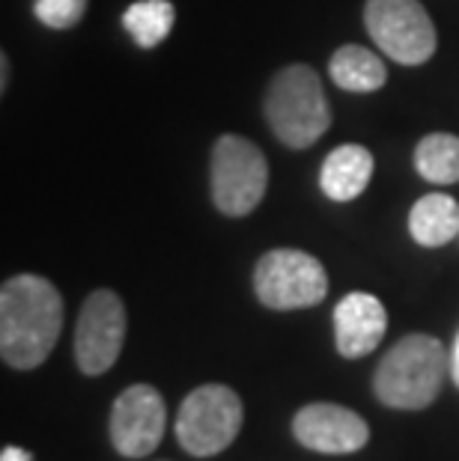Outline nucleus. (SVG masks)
I'll return each instance as SVG.
<instances>
[{
    "mask_svg": "<svg viewBox=\"0 0 459 461\" xmlns=\"http://www.w3.org/2000/svg\"><path fill=\"white\" fill-rule=\"evenodd\" d=\"M63 328V298L36 274L9 277L0 289V355L13 369H36L48 360Z\"/></svg>",
    "mask_w": 459,
    "mask_h": 461,
    "instance_id": "1",
    "label": "nucleus"
},
{
    "mask_svg": "<svg viewBox=\"0 0 459 461\" xmlns=\"http://www.w3.org/2000/svg\"><path fill=\"white\" fill-rule=\"evenodd\" d=\"M447 372L445 346L429 333H409L379 360L373 393L385 408L424 411L442 393Z\"/></svg>",
    "mask_w": 459,
    "mask_h": 461,
    "instance_id": "2",
    "label": "nucleus"
},
{
    "mask_svg": "<svg viewBox=\"0 0 459 461\" xmlns=\"http://www.w3.org/2000/svg\"><path fill=\"white\" fill-rule=\"evenodd\" d=\"M266 120L275 137L289 149L314 146L331 125V107L317 68L292 63L271 77L266 90Z\"/></svg>",
    "mask_w": 459,
    "mask_h": 461,
    "instance_id": "3",
    "label": "nucleus"
},
{
    "mask_svg": "<svg viewBox=\"0 0 459 461\" xmlns=\"http://www.w3.org/2000/svg\"><path fill=\"white\" fill-rule=\"evenodd\" d=\"M212 203L227 218H245L266 197L269 161L257 143L239 134H224L212 146L209 167Z\"/></svg>",
    "mask_w": 459,
    "mask_h": 461,
    "instance_id": "4",
    "label": "nucleus"
},
{
    "mask_svg": "<svg viewBox=\"0 0 459 461\" xmlns=\"http://www.w3.org/2000/svg\"><path fill=\"white\" fill-rule=\"evenodd\" d=\"M245 408L227 384H203L185 396L177 417V440L188 456L212 458L236 440Z\"/></svg>",
    "mask_w": 459,
    "mask_h": 461,
    "instance_id": "5",
    "label": "nucleus"
},
{
    "mask_svg": "<svg viewBox=\"0 0 459 461\" xmlns=\"http://www.w3.org/2000/svg\"><path fill=\"white\" fill-rule=\"evenodd\" d=\"M364 27L382 54L399 66H424L436 54V24L421 0H367Z\"/></svg>",
    "mask_w": 459,
    "mask_h": 461,
    "instance_id": "6",
    "label": "nucleus"
},
{
    "mask_svg": "<svg viewBox=\"0 0 459 461\" xmlns=\"http://www.w3.org/2000/svg\"><path fill=\"white\" fill-rule=\"evenodd\" d=\"M253 292L269 310H305L328 295V274L305 250H269L253 271Z\"/></svg>",
    "mask_w": 459,
    "mask_h": 461,
    "instance_id": "7",
    "label": "nucleus"
},
{
    "mask_svg": "<svg viewBox=\"0 0 459 461\" xmlns=\"http://www.w3.org/2000/svg\"><path fill=\"white\" fill-rule=\"evenodd\" d=\"M125 342V307L116 292L96 289L75 325V360L84 375H105Z\"/></svg>",
    "mask_w": 459,
    "mask_h": 461,
    "instance_id": "8",
    "label": "nucleus"
},
{
    "mask_svg": "<svg viewBox=\"0 0 459 461\" xmlns=\"http://www.w3.org/2000/svg\"><path fill=\"white\" fill-rule=\"evenodd\" d=\"M164 423H168V408L159 390L150 384H132L114 402L111 444L125 458H143L161 444Z\"/></svg>",
    "mask_w": 459,
    "mask_h": 461,
    "instance_id": "9",
    "label": "nucleus"
},
{
    "mask_svg": "<svg viewBox=\"0 0 459 461\" xmlns=\"http://www.w3.org/2000/svg\"><path fill=\"white\" fill-rule=\"evenodd\" d=\"M292 435L305 449L322 456H346L367 447L370 426L364 417L335 402H310L292 417Z\"/></svg>",
    "mask_w": 459,
    "mask_h": 461,
    "instance_id": "10",
    "label": "nucleus"
},
{
    "mask_svg": "<svg viewBox=\"0 0 459 461\" xmlns=\"http://www.w3.org/2000/svg\"><path fill=\"white\" fill-rule=\"evenodd\" d=\"M388 328V312L382 301L367 292H349L335 307V339L337 351L346 360H358L376 351Z\"/></svg>",
    "mask_w": 459,
    "mask_h": 461,
    "instance_id": "11",
    "label": "nucleus"
},
{
    "mask_svg": "<svg viewBox=\"0 0 459 461\" xmlns=\"http://www.w3.org/2000/svg\"><path fill=\"white\" fill-rule=\"evenodd\" d=\"M373 179V155L370 149L358 143H344L322 161L319 173V188L328 200L335 203H349Z\"/></svg>",
    "mask_w": 459,
    "mask_h": 461,
    "instance_id": "12",
    "label": "nucleus"
},
{
    "mask_svg": "<svg viewBox=\"0 0 459 461\" xmlns=\"http://www.w3.org/2000/svg\"><path fill=\"white\" fill-rule=\"evenodd\" d=\"M409 232L421 248H445L459 239V203L447 194H427L409 212Z\"/></svg>",
    "mask_w": 459,
    "mask_h": 461,
    "instance_id": "13",
    "label": "nucleus"
},
{
    "mask_svg": "<svg viewBox=\"0 0 459 461\" xmlns=\"http://www.w3.org/2000/svg\"><path fill=\"white\" fill-rule=\"evenodd\" d=\"M328 75L346 93H376L388 81V68L364 45H340L328 60Z\"/></svg>",
    "mask_w": 459,
    "mask_h": 461,
    "instance_id": "14",
    "label": "nucleus"
},
{
    "mask_svg": "<svg viewBox=\"0 0 459 461\" xmlns=\"http://www.w3.org/2000/svg\"><path fill=\"white\" fill-rule=\"evenodd\" d=\"M177 9L170 0H138L123 13V27L141 48H155L170 36Z\"/></svg>",
    "mask_w": 459,
    "mask_h": 461,
    "instance_id": "15",
    "label": "nucleus"
},
{
    "mask_svg": "<svg viewBox=\"0 0 459 461\" xmlns=\"http://www.w3.org/2000/svg\"><path fill=\"white\" fill-rule=\"evenodd\" d=\"M415 167L429 185L459 182V137L456 134H427L415 149Z\"/></svg>",
    "mask_w": 459,
    "mask_h": 461,
    "instance_id": "16",
    "label": "nucleus"
},
{
    "mask_svg": "<svg viewBox=\"0 0 459 461\" xmlns=\"http://www.w3.org/2000/svg\"><path fill=\"white\" fill-rule=\"evenodd\" d=\"M87 13V0H33V15L51 31H69Z\"/></svg>",
    "mask_w": 459,
    "mask_h": 461,
    "instance_id": "17",
    "label": "nucleus"
},
{
    "mask_svg": "<svg viewBox=\"0 0 459 461\" xmlns=\"http://www.w3.org/2000/svg\"><path fill=\"white\" fill-rule=\"evenodd\" d=\"M0 461H33V456L27 453V449H22V447H4Z\"/></svg>",
    "mask_w": 459,
    "mask_h": 461,
    "instance_id": "18",
    "label": "nucleus"
},
{
    "mask_svg": "<svg viewBox=\"0 0 459 461\" xmlns=\"http://www.w3.org/2000/svg\"><path fill=\"white\" fill-rule=\"evenodd\" d=\"M0 90H9V57H0Z\"/></svg>",
    "mask_w": 459,
    "mask_h": 461,
    "instance_id": "19",
    "label": "nucleus"
},
{
    "mask_svg": "<svg viewBox=\"0 0 459 461\" xmlns=\"http://www.w3.org/2000/svg\"><path fill=\"white\" fill-rule=\"evenodd\" d=\"M451 375H454V384L459 387V337H456V346H454V357H451Z\"/></svg>",
    "mask_w": 459,
    "mask_h": 461,
    "instance_id": "20",
    "label": "nucleus"
}]
</instances>
